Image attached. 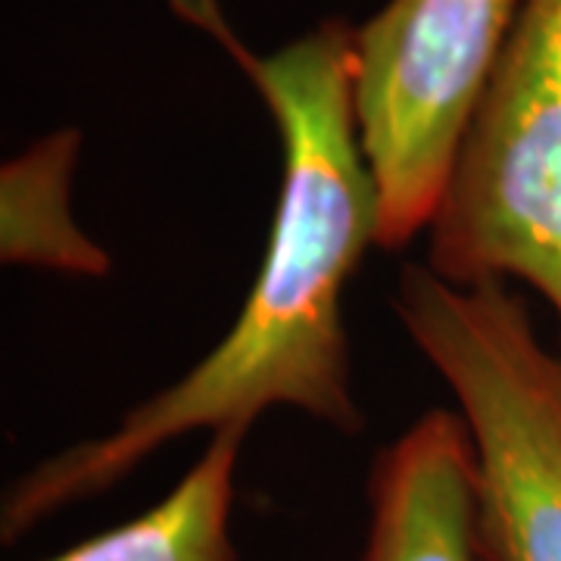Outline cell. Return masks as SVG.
Segmentation results:
<instances>
[{
	"label": "cell",
	"instance_id": "6da1fadb",
	"mask_svg": "<svg viewBox=\"0 0 561 561\" xmlns=\"http://www.w3.org/2000/svg\"><path fill=\"white\" fill-rule=\"evenodd\" d=\"M238 62L280 138V187L268 247L231 331L191 371L135 405L103 437L38 461L3 496L13 542L50 515L98 500L162 446L194 431L253 427L268 409L365 427L350 381L346 287L378 247V181L356 119V25L324 20L272 54L250 50L219 0H169Z\"/></svg>",
	"mask_w": 561,
	"mask_h": 561
},
{
	"label": "cell",
	"instance_id": "7a4b0ae2",
	"mask_svg": "<svg viewBox=\"0 0 561 561\" xmlns=\"http://www.w3.org/2000/svg\"><path fill=\"white\" fill-rule=\"evenodd\" d=\"M393 316L474 443V561H561V353L505 280L400 272Z\"/></svg>",
	"mask_w": 561,
	"mask_h": 561
},
{
	"label": "cell",
	"instance_id": "3957f363",
	"mask_svg": "<svg viewBox=\"0 0 561 561\" xmlns=\"http://www.w3.org/2000/svg\"><path fill=\"white\" fill-rule=\"evenodd\" d=\"M427 265L522 280L561 321V0H527L427 228Z\"/></svg>",
	"mask_w": 561,
	"mask_h": 561
},
{
	"label": "cell",
	"instance_id": "277c9868",
	"mask_svg": "<svg viewBox=\"0 0 561 561\" xmlns=\"http://www.w3.org/2000/svg\"><path fill=\"white\" fill-rule=\"evenodd\" d=\"M527 0H387L356 28V119L378 247L431 228L459 144Z\"/></svg>",
	"mask_w": 561,
	"mask_h": 561
},
{
	"label": "cell",
	"instance_id": "5b68a950",
	"mask_svg": "<svg viewBox=\"0 0 561 561\" xmlns=\"http://www.w3.org/2000/svg\"><path fill=\"white\" fill-rule=\"evenodd\" d=\"M356 561H474V443L459 412L431 409L378 453Z\"/></svg>",
	"mask_w": 561,
	"mask_h": 561
},
{
	"label": "cell",
	"instance_id": "8992f818",
	"mask_svg": "<svg viewBox=\"0 0 561 561\" xmlns=\"http://www.w3.org/2000/svg\"><path fill=\"white\" fill-rule=\"evenodd\" d=\"M247 427H221L147 512L41 561H238L234 481Z\"/></svg>",
	"mask_w": 561,
	"mask_h": 561
},
{
	"label": "cell",
	"instance_id": "52a82bcc",
	"mask_svg": "<svg viewBox=\"0 0 561 561\" xmlns=\"http://www.w3.org/2000/svg\"><path fill=\"white\" fill-rule=\"evenodd\" d=\"M81 150L76 128H57L0 169V256L72 278H106L113 256L88 238L72 213Z\"/></svg>",
	"mask_w": 561,
	"mask_h": 561
}]
</instances>
